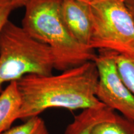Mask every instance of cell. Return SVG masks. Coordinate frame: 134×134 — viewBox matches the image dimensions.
<instances>
[{"label": "cell", "mask_w": 134, "mask_h": 134, "mask_svg": "<svg viewBox=\"0 0 134 134\" xmlns=\"http://www.w3.org/2000/svg\"><path fill=\"white\" fill-rule=\"evenodd\" d=\"M21 105L17 81L11 82L0 93V134L9 130L13 122L19 119Z\"/></svg>", "instance_id": "8"}, {"label": "cell", "mask_w": 134, "mask_h": 134, "mask_svg": "<svg viewBox=\"0 0 134 134\" xmlns=\"http://www.w3.org/2000/svg\"><path fill=\"white\" fill-rule=\"evenodd\" d=\"M92 134H134V121L116 113L114 118L97 124Z\"/></svg>", "instance_id": "9"}, {"label": "cell", "mask_w": 134, "mask_h": 134, "mask_svg": "<svg viewBox=\"0 0 134 134\" xmlns=\"http://www.w3.org/2000/svg\"><path fill=\"white\" fill-rule=\"evenodd\" d=\"M55 62L50 48L9 21L0 37V93L6 82L29 75H50Z\"/></svg>", "instance_id": "3"}, {"label": "cell", "mask_w": 134, "mask_h": 134, "mask_svg": "<svg viewBox=\"0 0 134 134\" xmlns=\"http://www.w3.org/2000/svg\"><path fill=\"white\" fill-rule=\"evenodd\" d=\"M62 0H30L22 27L31 37L52 50L55 69L65 71L94 62V49L80 43L68 31L61 14Z\"/></svg>", "instance_id": "2"}, {"label": "cell", "mask_w": 134, "mask_h": 134, "mask_svg": "<svg viewBox=\"0 0 134 134\" xmlns=\"http://www.w3.org/2000/svg\"><path fill=\"white\" fill-rule=\"evenodd\" d=\"M16 9L11 0H0V37L5 25L9 21V17Z\"/></svg>", "instance_id": "12"}, {"label": "cell", "mask_w": 134, "mask_h": 134, "mask_svg": "<svg viewBox=\"0 0 134 134\" xmlns=\"http://www.w3.org/2000/svg\"><path fill=\"white\" fill-rule=\"evenodd\" d=\"M116 113L106 105L83 110L65 130L64 134H92L97 124L114 117Z\"/></svg>", "instance_id": "7"}, {"label": "cell", "mask_w": 134, "mask_h": 134, "mask_svg": "<svg viewBox=\"0 0 134 134\" xmlns=\"http://www.w3.org/2000/svg\"><path fill=\"white\" fill-rule=\"evenodd\" d=\"M125 1H127V0H125Z\"/></svg>", "instance_id": "16"}, {"label": "cell", "mask_w": 134, "mask_h": 134, "mask_svg": "<svg viewBox=\"0 0 134 134\" xmlns=\"http://www.w3.org/2000/svg\"><path fill=\"white\" fill-rule=\"evenodd\" d=\"M90 4V46L119 54L134 53V21L125 0H93Z\"/></svg>", "instance_id": "4"}, {"label": "cell", "mask_w": 134, "mask_h": 134, "mask_svg": "<svg viewBox=\"0 0 134 134\" xmlns=\"http://www.w3.org/2000/svg\"><path fill=\"white\" fill-rule=\"evenodd\" d=\"M94 62L99 73L97 98L107 107L134 121V95L119 73L114 52L99 50Z\"/></svg>", "instance_id": "5"}, {"label": "cell", "mask_w": 134, "mask_h": 134, "mask_svg": "<svg viewBox=\"0 0 134 134\" xmlns=\"http://www.w3.org/2000/svg\"><path fill=\"white\" fill-rule=\"evenodd\" d=\"M11 1L16 9V8H21L23 6L25 7L30 0H11Z\"/></svg>", "instance_id": "13"}, {"label": "cell", "mask_w": 134, "mask_h": 134, "mask_svg": "<svg viewBox=\"0 0 134 134\" xmlns=\"http://www.w3.org/2000/svg\"><path fill=\"white\" fill-rule=\"evenodd\" d=\"M114 59L122 81L134 95V53L119 54L114 52Z\"/></svg>", "instance_id": "10"}, {"label": "cell", "mask_w": 134, "mask_h": 134, "mask_svg": "<svg viewBox=\"0 0 134 134\" xmlns=\"http://www.w3.org/2000/svg\"><path fill=\"white\" fill-rule=\"evenodd\" d=\"M99 73L88 62L57 75H29L17 81L22 105L19 119L38 116L50 108L74 110L104 105L96 96Z\"/></svg>", "instance_id": "1"}, {"label": "cell", "mask_w": 134, "mask_h": 134, "mask_svg": "<svg viewBox=\"0 0 134 134\" xmlns=\"http://www.w3.org/2000/svg\"><path fill=\"white\" fill-rule=\"evenodd\" d=\"M79 1H83V2L85 3H88V4H90L92 1H93V0H79Z\"/></svg>", "instance_id": "15"}, {"label": "cell", "mask_w": 134, "mask_h": 134, "mask_svg": "<svg viewBox=\"0 0 134 134\" xmlns=\"http://www.w3.org/2000/svg\"><path fill=\"white\" fill-rule=\"evenodd\" d=\"M61 14L68 31L75 39L90 46L92 34L90 4L79 0H62Z\"/></svg>", "instance_id": "6"}, {"label": "cell", "mask_w": 134, "mask_h": 134, "mask_svg": "<svg viewBox=\"0 0 134 134\" xmlns=\"http://www.w3.org/2000/svg\"><path fill=\"white\" fill-rule=\"evenodd\" d=\"M2 134H49L46 123L38 116L31 117L24 123L11 127Z\"/></svg>", "instance_id": "11"}, {"label": "cell", "mask_w": 134, "mask_h": 134, "mask_svg": "<svg viewBox=\"0 0 134 134\" xmlns=\"http://www.w3.org/2000/svg\"><path fill=\"white\" fill-rule=\"evenodd\" d=\"M125 4L127 5L129 11H130L134 21V0H127L125 1Z\"/></svg>", "instance_id": "14"}]
</instances>
